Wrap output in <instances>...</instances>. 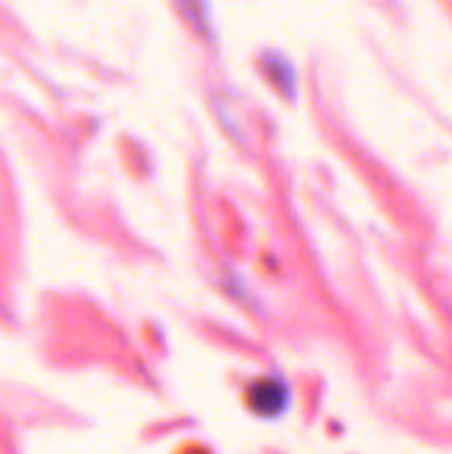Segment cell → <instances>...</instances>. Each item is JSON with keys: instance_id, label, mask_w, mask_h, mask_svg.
<instances>
[{"instance_id": "1", "label": "cell", "mask_w": 452, "mask_h": 454, "mask_svg": "<svg viewBox=\"0 0 452 454\" xmlns=\"http://www.w3.org/2000/svg\"><path fill=\"white\" fill-rule=\"evenodd\" d=\"M244 402L255 417L275 421L284 417L291 408L292 390L282 375H264L244 388Z\"/></svg>"}, {"instance_id": "2", "label": "cell", "mask_w": 452, "mask_h": 454, "mask_svg": "<svg viewBox=\"0 0 452 454\" xmlns=\"http://www.w3.org/2000/svg\"><path fill=\"white\" fill-rule=\"evenodd\" d=\"M261 69H264L266 78L270 80L275 89L284 93L286 98H295L297 91V74L292 62L288 60L284 53L277 51H266L260 60Z\"/></svg>"}, {"instance_id": "3", "label": "cell", "mask_w": 452, "mask_h": 454, "mask_svg": "<svg viewBox=\"0 0 452 454\" xmlns=\"http://www.w3.org/2000/svg\"><path fill=\"white\" fill-rule=\"evenodd\" d=\"M175 4L202 38L215 43V27H213L211 3L208 0H175Z\"/></svg>"}]
</instances>
